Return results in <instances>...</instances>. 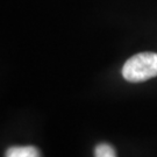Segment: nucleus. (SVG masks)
I'll return each mask as SVG.
<instances>
[{
  "mask_svg": "<svg viewBox=\"0 0 157 157\" xmlns=\"http://www.w3.org/2000/svg\"><path fill=\"white\" fill-rule=\"evenodd\" d=\"M122 76L130 83H140L157 76V54L140 52L130 57L122 67Z\"/></svg>",
  "mask_w": 157,
  "mask_h": 157,
  "instance_id": "nucleus-1",
  "label": "nucleus"
},
{
  "mask_svg": "<svg viewBox=\"0 0 157 157\" xmlns=\"http://www.w3.org/2000/svg\"><path fill=\"white\" fill-rule=\"evenodd\" d=\"M5 157H42L40 150L34 146H14L8 148Z\"/></svg>",
  "mask_w": 157,
  "mask_h": 157,
  "instance_id": "nucleus-2",
  "label": "nucleus"
},
{
  "mask_svg": "<svg viewBox=\"0 0 157 157\" xmlns=\"http://www.w3.org/2000/svg\"><path fill=\"white\" fill-rule=\"evenodd\" d=\"M94 157H117V154L111 144L99 143L94 148Z\"/></svg>",
  "mask_w": 157,
  "mask_h": 157,
  "instance_id": "nucleus-3",
  "label": "nucleus"
}]
</instances>
